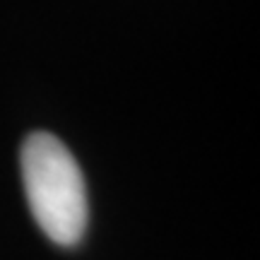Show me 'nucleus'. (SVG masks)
<instances>
[{
  "mask_svg": "<svg viewBox=\"0 0 260 260\" xmlns=\"http://www.w3.org/2000/svg\"><path fill=\"white\" fill-rule=\"evenodd\" d=\"M22 178L29 210L53 243L73 246L87 226L82 171L63 142L48 133L29 135L22 147Z\"/></svg>",
  "mask_w": 260,
  "mask_h": 260,
  "instance_id": "1",
  "label": "nucleus"
}]
</instances>
